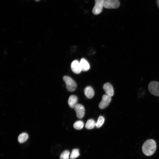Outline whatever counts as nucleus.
Returning a JSON list of instances; mask_svg holds the SVG:
<instances>
[{"label":"nucleus","mask_w":159,"mask_h":159,"mask_svg":"<svg viewBox=\"0 0 159 159\" xmlns=\"http://www.w3.org/2000/svg\"><path fill=\"white\" fill-rule=\"evenodd\" d=\"M156 145L155 140L150 139L146 140L142 146V151L143 153L146 156H150L155 152Z\"/></svg>","instance_id":"nucleus-1"},{"label":"nucleus","mask_w":159,"mask_h":159,"mask_svg":"<svg viewBox=\"0 0 159 159\" xmlns=\"http://www.w3.org/2000/svg\"><path fill=\"white\" fill-rule=\"evenodd\" d=\"M63 79L66 84V88L68 91L72 92L75 90L77 85L72 78L69 76H64Z\"/></svg>","instance_id":"nucleus-2"},{"label":"nucleus","mask_w":159,"mask_h":159,"mask_svg":"<svg viewBox=\"0 0 159 159\" xmlns=\"http://www.w3.org/2000/svg\"><path fill=\"white\" fill-rule=\"evenodd\" d=\"M148 89L151 94L159 97V82L156 81L150 82L148 85Z\"/></svg>","instance_id":"nucleus-3"},{"label":"nucleus","mask_w":159,"mask_h":159,"mask_svg":"<svg viewBox=\"0 0 159 159\" xmlns=\"http://www.w3.org/2000/svg\"><path fill=\"white\" fill-rule=\"evenodd\" d=\"M105 0H95V5L92 10V12L95 15H98L102 11L104 7Z\"/></svg>","instance_id":"nucleus-4"},{"label":"nucleus","mask_w":159,"mask_h":159,"mask_svg":"<svg viewBox=\"0 0 159 159\" xmlns=\"http://www.w3.org/2000/svg\"><path fill=\"white\" fill-rule=\"evenodd\" d=\"M120 6L118 0H105L104 7L106 9H116Z\"/></svg>","instance_id":"nucleus-5"},{"label":"nucleus","mask_w":159,"mask_h":159,"mask_svg":"<svg viewBox=\"0 0 159 159\" xmlns=\"http://www.w3.org/2000/svg\"><path fill=\"white\" fill-rule=\"evenodd\" d=\"M111 99V97L106 95H103L99 105L100 108L102 109L107 107L110 103Z\"/></svg>","instance_id":"nucleus-6"},{"label":"nucleus","mask_w":159,"mask_h":159,"mask_svg":"<svg viewBox=\"0 0 159 159\" xmlns=\"http://www.w3.org/2000/svg\"><path fill=\"white\" fill-rule=\"evenodd\" d=\"M74 109L77 117L79 119L83 117L85 114V109L83 106L78 104Z\"/></svg>","instance_id":"nucleus-7"},{"label":"nucleus","mask_w":159,"mask_h":159,"mask_svg":"<svg viewBox=\"0 0 159 159\" xmlns=\"http://www.w3.org/2000/svg\"><path fill=\"white\" fill-rule=\"evenodd\" d=\"M71 68L72 71L76 74L80 73L82 71L80 62L77 60H74L72 62Z\"/></svg>","instance_id":"nucleus-8"},{"label":"nucleus","mask_w":159,"mask_h":159,"mask_svg":"<svg viewBox=\"0 0 159 159\" xmlns=\"http://www.w3.org/2000/svg\"><path fill=\"white\" fill-rule=\"evenodd\" d=\"M106 95L112 97L114 95V90L112 86L110 83L107 82L105 83L103 87Z\"/></svg>","instance_id":"nucleus-9"},{"label":"nucleus","mask_w":159,"mask_h":159,"mask_svg":"<svg viewBox=\"0 0 159 159\" xmlns=\"http://www.w3.org/2000/svg\"><path fill=\"white\" fill-rule=\"evenodd\" d=\"M78 98L75 95H71L68 99V103L69 107L74 108L77 104Z\"/></svg>","instance_id":"nucleus-10"},{"label":"nucleus","mask_w":159,"mask_h":159,"mask_svg":"<svg viewBox=\"0 0 159 159\" xmlns=\"http://www.w3.org/2000/svg\"><path fill=\"white\" fill-rule=\"evenodd\" d=\"M84 92L86 96L89 99L92 98L94 95L93 89L90 86L86 87L84 89Z\"/></svg>","instance_id":"nucleus-11"},{"label":"nucleus","mask_w":159,"mask_h":159,"mask_svg":"<svg viewBox=\"0 0 159 159\" xmlns=\"http://www.w3.org/2000/svg\"><path fill=\"white\" fill-rule=\"evenodd\" d=\"M82 71H86L90 68V65L88 62L85 59L82 58L80 62Z\"/></svg>","instance_id":"nucleus-12"},{"label":"nucleus","mask_w":159,"mask_h":159,"mask_svg":"<svg viewBox=\"0 0 159 159\" xmlns=\"http://www.w3.org/2000/svg\"><path fill=\"white\" fill-rule=\"evenodd\" d=\"M96 123L94 120L92 119H89L87 122L85 127L86 129H91L96 126Z\"/></svg>","instance_id":"nucleus-13"},{"label":"nucleus","mask_w":159,"mask_h":159,"mask_svg":"<svg viewBox=\"0 0 159 159\" xmlns=\"http://www.w3.org/2000/svg\"><path fill=\"white\" fill-rule=\"evenodd\" d=\"M28 138V135L26 133L24 132L19 135L18 137V142L20 143H23L25 142Z\"/></svg>","instance_id":"nucleus-14"},{"label":"nucleus","mask_w":159,"mask_h":159,"mask_svg":"<svg viewBox=\"0 0 159 159\" xmlns=\"http://www.w3.org/2000/svg\"><path fill=\"white\" fill-rule=\"evenodd\" d=\"M84 124L83 122L81 120H79L75 122L74 124V127L78 130H80L84 126Z\"/></svg>","instance_id":"nucleus-15"},{"label":"nucleus","mask_w":159,"mask_h":159,"mask_svg":"<svg viewBox=\"0 0 159 159\" xmlns=\"http://www.w3.org/2000/svg\"><path fill=\"white\" fill-rule=\"evenodd\" d=\"M79 155V149H74L72 150L70 158L71 159H74L78 157Z\"/></svg>","instance_id":"nucleus-16"},{"label":"nucleus","mask_w":159,"mask_h":159,"mask_svg":"<svg viewBox=\"0 0 159 159\" xmlns=\"http://www.w3.org/2000/svg\"><path fill=\"white\" fill-rule=\"evenodd\" d=\"M105 118L102 116L99 117L97 123H96V126L97 128L100 127L103 124Z\"/></svg>","instance_id":"nucleus-17"},{"label":"nucleus","mask_w":159,"mask_h":159,"mask_svg":"<svg viewBox=\"0 0 159 159\" xmlns=\"http://www.w3.org/2000/svg\"><path fill=\"white\" fill-rule=\"evenodd\" d=\"M70 152L68 150H66L62 152L60 156V159H69Z\"/></svg>","instance_id":"nucleus-18"},{"label":"nucleus","mask_w":159,"mask_h":159,"mask_svg":"<svg viewBox=\"0 0 159 159\" xmlns=\"http://www.w3.org/2000/svg\"><path fill=\"white\" fill-rule=\"evenodd\" d=\"M156 3H157L158 6V7L159 8V0H156Z\"/></svg>","instance_id":"nucleus-19"},{"label":"nucleus","mask_w":159,"mask_h":159,"mask_svg":"<svg viewBox=\"0 0 159 159\" xmlns=\"http://www.w3.org/2000/svg\"><path fill=\"white\" fill-rule=\"evenodd\" d=\"M36 1H39L40 0H35Z\"/></svg>","instance_id":"nucleus-20"}]
</instances>
